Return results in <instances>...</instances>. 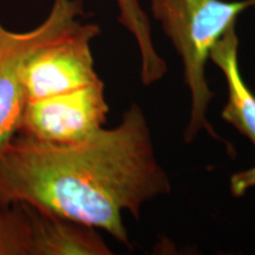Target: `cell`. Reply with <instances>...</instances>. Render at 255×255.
Instances as JSON below:
<instances>
[{"mask_svg":"<svg viewBox=\"0 0 255 255\" xmlns=\"http://www.w3.org/2000/svg\"><path fill=\"white\" fill-rule=\"evenodd\" d=\"M144 111L132 103L117 127L75 143L15 135L0 151V205L23 203L107 232L130 246L124 213L138 219L170 194Z\"/></svg>","mask_w":255,"mask_h":255,"instance_id":"1","label":"cell"},{"mask_svg":"<svg viewBox=\"0 0 255 255\" xmlns=\"http://www.w3.org/2000/svg\"><path fill=\"white\" fill-rule=\"evenodd\" d=\"M255 6V0H150L154 18L180 56L183 79L190 95L188 123L183 132L191 143L201 131L222 141L208 121L207 111L214 100L206 76L210 51L245 9Z\"/></svg>","mask_w":255,"mask_h":255,"instance_id":"2","label":"cell"},{"mask_svg":"<svg viewBox=\"0 0 255 255\" xmlns=\"http://www.w3.org/2000/svg\"><path fill=\"white\" fill-rule=\"evenodd\" d=\"M83 5L70 13L55 33L32 55L23 76L25 103L77 90L100 81L91 43L101 28L84 23Z\"/></svg>","mask_w":255,"mask_h":255,"instance_id":"3","label":"cell"},{"mask_svg":"<svg viewBox=\"0 0 255 255\" xmlns=\"http://www.w3.org/2000/svg\"><path fill=\"white\" fill-rule=\"evenodd\" d=\"M109 104L102 79L77 90L26 102L17 135L50 143L88 138L107 123Z\"/></svg>","mask_w":255,"mask_h":255,"instance_id":"4","label":"cell"},{"mask_svg":"<svg viewBox=\"0 0 255 255\" xmlns=\"http://www.w3.org/2000/svg\"><path fill=\"white\" fill-rule=\"evenodd\" d=\"M82 0H52L41 23L30 31L7 30L0 23V151L17 135L25 105L23 76L28 60Z\"/></svg>","mask_w":255,"mask_h":255,"instance_id":"5","label":"cell"},{"mask_svg":"<svg viewBox=\"0 0 255 255\" xmlns=\"http://www.w3.org/2000/svg\"><path fill=\"white\" fill-rule=\"evenodd\" d=\"M28 220V255H111L98 229L23 205Z\"/></svg>","mask_w":255,"mask_h":255,"instance_id":"6","label":"cell"},{"mask_svg":"<svg viewBox=\"0 0 255 255\" xmlns=\"http://www.w3.org/2000/svg\"><path fill=\"white\" fill-rule=\"evenodd\" d=\"M212 60L221 70L227 84L228 98L221 117L255 146V95L242 78L239 65V37L235 26L223 34L210 51Z\"/></svg>","mask_w":255,"mask_h":255,"instance_id":"7","label":"cell"},{"mask_svg":"<svg viewBox=\"0 0 255 255\" xmlns=\"http://www.w3.org/2000/svg\"><path fill=\"white\" fill-rule=\"evenodd\" d=\"M120 9V21L135 38L141 56V81L152 85L161 81L168 71L167 63L158 55L151 38L149 17L138 0H116Z\"/></svg>","mask_w":255,"mask_h":255,"instance_id":"8","label":"cell"},{"mask_svg":"<svg viewBox=\"0 0 255 255\" xmlns=\"http://www.w3.org/2000/svg\"><path fill=\"white\" fill-rule=\"evenodd\" d=\"M30 231L24 207L0 205V255H28Z\"/></svg>","mask_w":255,"mask_h":255,"instance_id":"9","label":"cell"},{"mask_svg":"<svg viewBox=\"0 0 255 255\" xmlns=\"http://www.w3.org/2000/svg\"><path fill=\"white\" fill-rule=\"evenodd\" d=\"M252 188H255V165L235 173L229 181V189L235 197L244 196Z\"/></svg>","mask_w":255,"mask_h":255,"instance_id":"10","label":"cell"}]
</instances>
